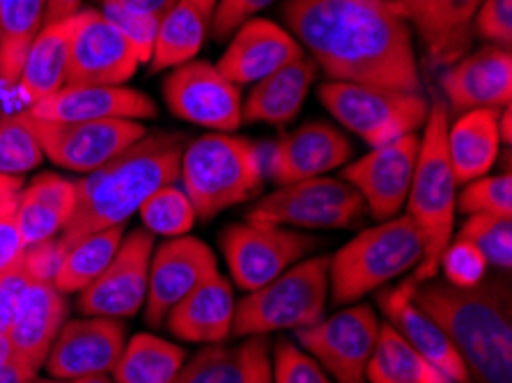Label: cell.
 <instances>
[{
    "label": "cell",
    "instance_id": "5",
    "mask_svg": "<svg viewBox=\"0 0 512 383\" xmlns=\"http://www.w3.org/2000/svg\"><path fill=\"white\" fill-rule=\"evenodd\" d=\"M262 175L260 147L248 138L214 131L186 143L182 152L180 184L203 221L253 198Z\"/></svg>",
    "mask_w": 512,
    "mask_h": 383
},
{
    "label": "cell",
    "instance_id": "31",
    "mask_svg": "<svg viewBox=\"0 0 512 383\" xmlns=\"http://www.w3.org/2000/svg\"><path fill=\"white\" fill-rule=\"evenodd\" d=\"M76 17L51 26H42L23 60L17 88L28 99L30 106L56 95L67 83L69 44H72Z\"/></svg>",
    "mask_w": 512,
    "mask_h": 383
},
{
    "label": "cell",
    "instance_id": "19",
    "mask_svg": "<svg viewBox=\"0 0 512 383\" xmlns=\"http://www.w3.org/2000/svg\"><path fill=\"white\" fill-rule=\"evenodd\" d=\"M446 106L455 115L473 108L503 111L512 101V53L506 46L487 44L448 67L441 78Z\"/></svg>",
    "mask_w": 512,
    "mask_h": 383
},
{
    "label": "cell",
    "instance_id": "9",
    "mask_svg": "<svg viewBox=\"0 0 512 383\" xmlns=\"http://www.w3.org/2000/svg\"><path fill=\"white\" fill-rule=\"evenodd\" d=\"M361 195L345 179L313 177L278 186L246 214V221L292 230H338L366 216Z\"/></svg>",
    "mask_w": 512,
    "mask_h": 383
},
{
    "label": "cell",
    "instance_id": "22",
    "mask_svg": "<svg viewBox=\"0 0 512 383\" xmlns=\"http://www.w3.org/2000/svg\"><path fill=\"white\" fill-rule=\"evenodd\" d=\"M411 292H414V280L411 278L395 287L379 289L377 308L382 310L386 324L453 383H471L467 365L457 354L453 342L448 340V335L441 331L428 312L416 306Z\"/></svg>",
    "mask_w": 512,
    "mask_h": 383
},
{
    "label": "cell",
    "instance_id": "16",
    "mask_svg": "<svg viewBox=\"0 0 512 383\" xmlns=\"http://www.w3.org/2000/svg\"><path fill=\"white\" fill-rule=\"evenodd\" d=\"M421 138L407 134L389 145L372 147L343 170V179L361 195L363 205L377 223L391 221L405 207L414 179Z\"/></svg>",
    "mask_w": 512,
    "mask_h": 383
},
{
    "label": "cell",
    "instance_id": "11",
    "mask_svg": "<svg viewBox=\"0 0 512 383\" xmlns=\"http://www.w3.org/2000/svg\"><path fill=\"white\" fill-rule=\"evenodd\" d=\"M320 241L310 234L269 223H232L221 234L232 283L253 292L304 260Z\"/></svg>",
    "mask_w": 512,
    "mask_h": 383
},
{
    "label": "cell",
    "instance_id": "44",
    "mask_svg": "<svg viewBox=\"0 0 512 383\" xmlns=\"http://www.w3.org/2000/svg\"><path fill=\"white\" fill-rule=\"evenodd\" d=\"M473 37L510 49L512 44V0H480L473 14Z\"/></svg>",
    "mask_w": 512,
    "mask_h": 383
},
{
    "label": "cell",
    "instance_id": "32",
    "mask_svg": "<svg viewBox=\"0 0 512 383\" xmlns=\"http://www.w3.org/2000/svg\"><path fill=\"white\" fill-rule=\"evenodd\" d=\"M209 17L191 0H177L175 7L159 21L150 58L152 72H164L186 65L198 56L209 30Z\"/></svg>",
    "mask_w": 512,
    "mask_h": 383
},
{
    "label": "cell",
    "instance_id": "49",
    "mask_svg": "<svg viewBox=\"0 0 512 383\" xmlns=\"http://www.w3.org/2000/svg\"><path fill=\"white\" fill-rule=\"evenodd\" d=\"M83 0H46V12H44V26L51 23H60L65 19H72L81 12Z\"/></svg>",
    "mask_w": 512,
    "mask_h": 383
},
{
    "label": "cell",
    "instance_id": "6",
    "mask_svg": "<svg viewBox=\"0 0 512 383\" xmlns=\"http://www.w3.org/2000/svg\"><path fill=\"white\" fill-rule=\"evenodd\" d=\"M421 260L423 239L409 214L372 225L331 255V299L336 306H354L402 273L414 271Z\"/></svg>",
    "mask_w": 512,
    "mask_h": 383
},
{
    "label": "cell",
    "instance_id": "53",
    "mask_svg": "<svg viewBox=\"0 0 512 383\" xmlns=\"http://www.w3.org/2000/svg\"><path fill=\"white\" fill-rule=\"evenodd\" d=\"M12 358V351H10V342H7V335L0 333V367H3L7 361Z\"/></svg>",
    "mask_w": 512,
    "mask_h": 383
},
{
    "label": "cell",
    "instance_id": "14",
    "mask_svg": "<svg viewBox=\"0 0 512 383\" xmlns=\"http://www.w3.org/2000/svg\"><path fill=\"white\" fill-rule=\"evenodd\" d=\"M154 253V234L131 230L124 234L118 253L99 273L95 283L79 292V312L85 317L129 319L138 315L147 299V280Z\"/></svg>",
    "mask_w": 512,
    "mask_h": 383
},
{
    "label": "cell",
    "instance_id": "42",
    "mask_svg": "<svg viewBox=\"0 0 512 383\" xmlns=\"http://www.w3.org/2000/svg\"><path fill=\"white\" fill-rule=\"evenodd\" d=\"M439 271H444L446 283L455 287H473L487 276V262L471 241L457 234L441 255Z\"/></svg>",
    "mask_w": 512,
    "mask_h": 383
},
{
    "label": "cell",
    "instance_id": "40",
    "mask_svg": "<svg viewBox=\"0 0 512 383\" xmlns=\"http://www.w3.org/2000/svg\"><path fill=\"white\" fill-rule=\"evenodd\" d=\"M455 209L462 214H499L512 218V177L485 175L464 184V191L455 198Z\"/></svg>",
    "mask_w": 512,
    "mask_h": 383
},
{
    "label": "cell",
    "instance_id": "38",
    "mask_svg": "<svg viewBox=\"0 0 512 383\" xmlns=\"http://www.w3.org/2000/svg\"><path fill=\"white\" fill-rule=\"evenodd\" d=\"M46 159L28 111L0 117V173L23 177Z\"/></svg>",
    "mask_w": 512,
    "mask_h": 383
},
{
    "label": "cell",
    "instance_id": "50",
    "mask_svg": "<svg viewBox=\"0 0 512 383\" xmlns=\"http://www.w3.org/2000/svg\"><path fill=\"white\" fill-rule=\"evenodd\" d=\"M21 191H23V177H12V175L0 173V207L19 200Z\"/></svg>",
    "mask_w": 512,
    "mask_h": 383
},
{
    "label": "cell",
    "instance_id": "1",
    "mask_svg": "<svg viewBox=\"0 0 512 383\" xmlns=\"http://www.w3.org/2000/svg\"><path fill=\"white\" fill-rule=\"evenodd\" d=\"M283 21L329 81L421 92L411 19L398 0H285Z\"/></svg>",
    "mask_w": 512,
    "mask_h": 383
},
{
    "label": "cell",
    "instance_id": "12",
    "mask_svg": "<svg viewBox=\"0 0 512 383\" xmlns=\"http://www.w3.org/2000/svg\"><path fill=\"white\" fill-rule=\"evenodd\" d=\"M30 115V113H28ZM44 156L69 173L88 175L141 140L147 129L136 120L46 122L30 115Z\"/></svg>",
    "mask_w": 512,
    "mask_h": 383
},
{
    "label": "cell",
    "instance_id": "46",
    "mask_svg": "<svg viewBox=\"0 0 512 383\" xmlns=\"http://www.w3.org/2000/svg\"><path fill=\"white\" fill-rule=\"evenodd\" d=\"M26 250L28 246L17 223V200H14L10 205L0 207V273L19 262Z\"/></svg>",
    "mask_w": 512,
    "mask_h": 383
},
{
    "label": "cell",
    "instance_id": "48",
    "mask_svg": "<svg viewBox=\"0 0 512 383\" xmlns=\"http://www.w3.org/2000/svg\"><path fill=\"white\" fill-rule=\"evenodd\" d=\"M37 374L40 372L12 356L10 361L0 367V383H37V379H40Z\"/></svg>",
    "mask_w": 512,
    "mask_h": 383
},
{
    "label": "cell",
    "instance_id": "29",
    "mask_svg": "<svg viewBox=\"0 0 512 383\" xmlns=\"http://www.w3.org/2000/svg\"><path fill=\"white\" fill-rule=\"evenodd\" d=\"M499 113L494 108H473L457 115L448 127V159L457 186L485 177L499 159Z\"/></svg>",
    "mask_w": 512,
    "mask_h": 383
},
{
    "label": "cell",
    "instance_id": "55",
    "mask_svg": "<svg viewBox=\"0 0 512 383\" xmlns=\"http://www.w3.org/2000/svg\"><path fill=\"white\" fill-rule=\"evenodd\" d=\"M255 383H271V363L258 374V379H255Z\"/></svg>",
    "mask_w": 512,
    "mask_h": 383
},
{
    "label": "cell",
    "instance_id": "26",
    "mask_svg": "<svg viewBox=\"0 0 512 383\" xmlns=\"http://www.w3.org/2000/svg\"><path fill=\"white\" fill-rule=\"evenodd\" d=\"M315 76V60L304 53L290 65L262 78L242 101V122L271 124V127L292 122L304 106Z\"/></svg>",
    "mask_w": 512,
    "mask_h": 383
},
{
    "label": "cell",
    "instance_id": "28",
    "mask_svg": "<svg viewBox=\"0 0 512 383\" xmlns=\"http://www.w3.org/2000/svg\"><path fill=\"white\" fill-rule=\"evenodd\" d=\"M76 207V182L56 173L37 175L17 200V223L26 246L56 239Z\"/></svg>",
    "mask_w": 512,
    "mask_h": 383
},
{
    "label": "cell",
    "instance_id": "47",
    "mask_svg": "<svg viewBox=\"0 0 512 383\" xmlns=\"http://www.w3.org/2000/svg\"><path fill=\"white\" fill-rule=\"evenodd\" d=\"M175 3L177 0H102V5H115V7H122V10H129V12L147 14V17H154L159 21L166 12L173 10Z\"/></svg>",
    "mask_w": 512,
    "mask_h": 383
},
{
    "label": "cell",
    "instance_id": "37",
    "mask_svg": "<svg viewBox=\"0 0 512 383\" xmlns=\"http://www.w3.org/2000/svg\"><path fill=\"white\" fill-rule=\"evenodd\" d=\"M138 214H141L143 228L147 232L166 239L184 237L198 218L196 207H193L189 195L184 193L180 179L154 191L138 209Z\"/></svg>",
    "mask_w": 512,
    "mask_h": 383
},
{
    "label": "cell",
    "instance_id": "23",
    "mask_svg": "<svg viewBox=\"0 0 512 383\" xmlns=\"http://www.w3.org/2000/svg\"><path fill=\"white\" fill-rule=\"evenodd\" d=\"M354 145L327 122H310L276 140L269 154V175L278 186L324 177L352 159Z\"/></svg>",
    "mask_w": 512,
    "mask_h": 383
},
{
    "label": "cell",
    "instance_id": "10",
    "mask_svg": "<svg viewBox=\"0 0 512 383\" xmlns=\"http://www.w3.org/2000/svg\"><path fill=\"white\" fill-rule=\"evenodd\" d=\"M377 310L368 303L347 306L333 317L294 331L297 345L336 383H368V363L379 335Z\"/></svg>",
    "mask_w": 512,
    "mask_h": 383
},
{
    "label": "cell",
    "instance_id": "57",
    "mask_svg": "<svg viewBox=\"0 0 512 383\" xmlns=\"http://www.w3.org/2000/svg\"><path fill=\"white\" fill-rule=\"evenodd\" d=\"M37 383H65V381H56V379H37Z\"/></svg>",
    "mask_w": 512,
    "mask_h": 383
},
{
    "label": "cell",
    "instance_id": "36",
    "mask_svg": "<svg viewBox=\"0 0 512 383\" xmlns=\"http://www.w3.org/2000/svg\"><path fill=\"white\" fill-rule=\"evenodd\" d=\"M46 0H0V81L17 85L23 60L44 26Z\"/></svg>",
    "mask_w": 512,
    "mask_h": 383
},
{
    "label": "cell",
    "instance_id": "30",
    "mask_svg": "<svg viewBox=\"0 0 512 383\" xmlns=\"http://www.w3.org/2000/svg\"><path fill=\"white\" fill-rule=\"evenodd\" d=\"M269 363L265 335H255L237 347L205 345L198 354L186 358L170 383H255Z\"/></svg>",
    "mask_w": 512,
    "mask_h": 383
},
{
    "label": "cell",
    "instance_id": "2",
    "mask_svg": "<svg viewBox=\"0 0 512 383\" xmlns=\"http://www.w3.org/2000/svg\"><path fill=\"white\" fill-rule=\"evenodd\" d=\"M184 134L154 131L76 182V207L58 241L60 253L90 234L124 225L161 186L180 179Z\"/></svg>",
    "mask_w": 512,
    "mask_h": 383
},
{
    "label": "cell",
    "instance_id": "45",
    "mask_svg": "<svg viewBox=\"0 0 512 383\" xmlns=\"http://www.w3.org/2000/svg\"><path fill=\"white\" fill-rule=\"evenodd\" d=\"M271 3H276V0H219L214 7L212 23H209L214 39L221 42V39L230 37L244 21L255 17Z\"/></svg>",
    "mask_w": 512,
    "mask_h": 383
},
{
    "label": "cell",
    "instance_id": "56",
    "mask_svg": "<svg viewBox=\"0 0 512 383\" xmlns=\"http://www.w3.org/2000/svg\"><path fill=\"white\" fill-rule=\"evenodd\" d=\"M398 3H400L402 7H405L407 14H409V19H411V14H414L416 5H418V0H398Z\"/></svg>",
    "mask_w": 512,
    "mask_h": 383
},
{
    "label": "cell",
    "instance_id": "15",
    "mask_svg": "<svg viewBox=\"0 0 512 383\" xmlns=\"http://www.w3.org/2000/svg\"><path fill=\"white\" fill-rule=\"evenodd\" d=\"M141 58L102 10L76 14L65 85H124L134 78Z\"/></svg>",
    "mask_w": 512,
    "mask_h": 383
},
{
    "label": "cell",
    "instance_id": "24",
    "mask_svg": "<svg viewBox=\"0 0 512 383\" xmlns=\"http://www.w3.org/2000/svg\"><path fill=\"white\" fill-rule=\"evenodd\" d=\"M67 310V296L58 292L51 280L30 285L5 328L12 356L40 372L62 324L67 322Z\"/></svg>",
    "mask_w": 512,
    "mask_h": 383
},
{
    "label": "cell",
    "instance_id": "35",
    "mask_svg": "<svg viewBox=\"0 0 512 383\" xmlns=\"http://www.w3.org/2000/svg\"><path fill=\"white\" fill-rule=\"evenodd\" d=\"M124 237V225L106 228L102 232L90 234L81 241H76L72 248H67L60 255V262L53 273L51 283L62 294L83 292L90 283H95L113 255L118 253Z\"/></svg>",
    "mask_w": 512,
    "mask_h": 383
},
{
    "label": "cell",
    "instance_id": "33",
    "mask_svg": "<svg viewBox=\"0 0 512 383\" xmlns=\"http://www.w3.org/2000/svg\"><path fill=\"white\" fill-rule=\"evenodd\" d=\"M186 361V351L152 333H136L124 342L113 367L115 383H170Z\"/></svg>",
    "mask_w": 512,
    "mask_h": 383
},
{
    "label": "cell",
    "instance_id": "4",
    "mask_svg": "<svg viewBox=\"0 0 512 383\" xmlns=\"http://www.w3.org/2000/svg\"><path fill=\"white\" fill-rule=\"evenodd\" d=\"M423 127L425 134L407 195V214L423 239V260L411 276L414 283H425L439 273L441 255L453 239L457 198V184L448 159V106L444 99L432 97Z\"/></svg>",
    "mask_w": 512,
    "mask_h": 383
},
{
    "label": "cell",
    "instance_id": "18",
    "mask_svg": "<svg viewBox=\"0 0 512 383\" xmlns=\"http://www.w3.org/2000/svg\"><path fill=\"white\" fill-rule=\"evenodd\" d=\"M127 342L122 319L83 317L62 324L44 367L56 381H79L111 374Z\"/></svg>",
    "mask_w": 512,
    "mask_h": 383
},
{
    "label": "cell",
    "instance_id": "43",
    "mask_svg": "<svg viewBox=\"0 0 512 383\" xmlns=\"http://www.w3.org/2000/svg\"><path fill=\"white\" fill-rule=\"evenodd\" d=\"M102 14L120 30L124 37L129 39L131 46H134L138 53V58H141V65L150 62L159 19L147 17V14L122 10V7H115V5H102Z\"/></svg>",
    "mask_w": 512,
    "mask_h": 383
},
{
    "label": "cell",
    "instance_id": "39",
    "mask_svg": "<svg viewBox=\"0 0 512 383\" xmlns=\"http://www.w3.org/2000/svg\"><path fill=\"white\" fill-rule=\"evenodd\" d=\"M462 239L471 241L483 253L487 267L501 273L512 269V218L499 214H471L462 230Z\"/></svg>",
    "mask_w": 512,
    "mask_h": 383
},
{
    "label": "cell",
    "instance_id": "13",
    "mask_svg": "<svg viewBox=\"0 0 512 383\" xmlns=\"http://www.w3.org/2000/svg\"><path fill=\"white\" fill-rule=\"evenodd\" d=\"M168 111L196 127L232 134L242 127V92L216 65L191 60L175 67L164 81Z\"/></svg>",
    "mask_w": 512,
    "mask_h": 383
},
{
    "label": "cell",
    "instance_id": "54",
    "mask_svg": "<svg viewBox=\"0 0 512 383\" xmlns=\"http://www.w3.org/2000/svg\"><path fill=\"white\" fill-rule=\"evenodd\" d=\"M69 383H115L108 374H99V377H88V379H79V381H69Z\"/></svg>",
    "mask_w": 512,
    "mask_h": 383
},
{
    "label": "cell",
    "instance_id": "17",
    "mask_svg": "<svg viewBox=\"0 0 512 383\" xmlns=\"http://www.w3.org/2000/svg\"><path fill=\"white\" fill-rule=\"evenodd\" d=\"M219 271L214 250L196 237L166 239L154 246L150 262V280H147L145 322L152 328L166 324L168 312L191 294L200 283Z\"/></svg>",
    "mask_w": 512,
    "mask_h": 383
},
{
    "label": "cell",
    "instance_id": "34",
    "mask_svg": "<svg viewBox=\"0 0 512 383\" xmlns=\"http://www.w3.org/2000/svg\"><path fill=\"white\" fill-rule=\"evenodd\" d=\"M366 377L368 383H453L386 322L379 326Z\"/></svg>",
    "mask_w": 512,
    "mask_h": 383
},
{
    "label": "cell",
    "instance_id": "51",
    "mask_svg": "<svg viewBox=\"0 0 512 383\" xmlns=\"http://www.w3.org/2000/svg\"><path fill=\"white\" fill-rule=\"evenodd\" d=\"M499 138L501 143L510 145L512 140V122H510V106L503 108V111L499 113Z\"/></svg>",
    "mask_w": 512,
    "mask_h": 383
},
{
    "label": "cell",
    "instance_id": "25",
    "mask_svg": "<svg viewBox=\"0 0 512 383\" xmlns=\"http://www.w3.org/2000/svg\"><path fill=\"white\" fill-rule=\"evenodd\" d=\"M235 306L232 283L221 271H216L168 312L164 326H168L177 340L223 345L232 333Z\"/></svg>",
    "mask_w": 512,
    "mask_h": 383
},
{
    "label": "cell",
    "instance_id": "7",
    "mask_svg": "<svg viewBox=\"0 0 512 383\" xmlns=\"http://www.w3.org/2000/svg\"><path fill=\"white\" fill-rule=\"evenodd\" d=\"M329 262L331 255L301 260L271 283L248 292L235 306L232 338L297 331L320 322L329 301Z\"/></svg>",
    "mask_w": 512,
    "mask_h": 383
},
{
    "label": "cell",
    "instance_id": "8",
    "mask_svg": "<svg viewBox=\"0 0 512 383\" xmlns=\"http://www.w3.org/2000/svg\"><path fill=\"white\" fill-rule=\"evenodd\" d=\"M322 106L347 131L366 140L370 147L389 145L421 129L430 113L423 92L384 90L356 83H322L317 90Z\"/></svg>",
    "mask_w": 512,
    "mask_h": 383
},
{
    "label": "cell",
    "instance_id": "52",
    "mask_svg": "<svg viewBox=\"0 0 512 383\" xmlns=\"http://www.w3.org/2000/svg\"><path fill=\"white\" fill-rule=\"evenodd\" d=\"M193 5L198 7L200 12L205 14V17H209V21H212V14H214V7H216V3H219V0H191Z\"/></svg>",
    "mask_w": 512,
    "mask_h": 383
},
{
    "label": "cell",
    "instance_id": "20",
    "mask_svg": "<svg viewBox=\"0 0 512 383\" xmlns=\"http://www.w3.org/2000/svg\"><path fill=\"white\" fill-rule=\"evenodd\" d=\"M230 37L228 49L216 62V69L237 88L255 85L306 53L290 30L260 17L244 21Z\"/></svg>",
    "mask_w": 512,
    "mask_h": 383
},
{
    "label": "cell",
    "instance_id": "21",
    "mask_svg": "<svg viewBox=\"0 0 512 383\" xmlns=\"http://www.w3.org/2000/svg\"><path fill=\"white\" fill-rule=\"evenodd\" d=\"M28 113L46 122L150 120L159 108L154 101L124 85H65L56 95L30 106Z\"/></svg>",
    "mask_w": 512,
    "mask_h": 383
},
{
    "label": "cell",
    "instance_id": "27",
    "mask_svg": "<svg viewBox=\"0 0 512 383\" xmlns=\"http://www.w3.org/2000/svg\"><path fill=\"white\" fill-rule=\"evenodd\" d=\"M480 0H418L411 23L434 65H448L467 56L473 42V14Z\"/></svg>",
    "mask_w": 512,
    "mask_h": 383
},
{
    "label": "cell",
    "instance_id": "41",
    "mask_svg": "<svg viewBox=\"0 0 512 383\" xmlns=\"http://www.w3.org/2000/svg\"><path fill=\"white\" fill-rule=\"evenodd\" d=\"M271 383H331L329 374L313 356L306 354L292 340H278L274 345Z\"/></svg>",
    "mask_w": 512,
    "mask_h": 383
},
{
    "label": "cell",
    "instance_id": "3",
    "mask_svg": "<svg viewBox=\"0 0 512 383\" xmlns=\"http://www.w3.org/2000/svg\"><path fill=\"white\" fill-rule=\"evenodd\" d=\"M414 303L453 342L476 383H512V294L508 278L485 276L473 287L414 283Z\"/></svg>",
    "mask_w": 512,
    "mask_h": 383
}]
</instances>
